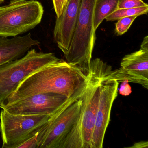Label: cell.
<instances>
[{
  "instance_id": "obj_16",
  "label": "cell",
  "mask_w": 148,
  "mask_h": 148,
  "mask_svg": "<svg viewBox=\"0 0 148 148\" xmlns=\"http://www.w3.org/2000/svg\"><path fill=\"white\" fill-rule=\"evenodd\" d=\"M45 125L33 136L20 145L18 148H38L43 136V128Z\"/></svg>"
},
{
  "instance_id": "obj_3",
  "label": "cell",
  "mask_w": 148,
  "mask_h": 148,
  "mask_svg": "<svg viewBox=\"0 0 148 148\" xmlns=\"http://www.w3.org/2000/svg\"><path fill=\"white\" fill-rule=\"evenodd\" d=\"M97 0H81L76 29L70 47L64 55L66 62L87 70L96 40L93 28Z\"/></svg>"
},
{
  "instance_id": "obj_14",
  "label": "cell",
  "mask_w": 148,
  "mask_h": 148,
  "mask_svg": "<svg viewBox=\"0 0 148 148\" xmlns=\"http://www.w3.org/2000/svg\"><path fill=\"white\" fill-rule=\"evenodd\" d=\"M148 12V7L126 9H118L111 14L106 17L105 19L107 21H113L118 20L121 18L134 15L147 14Z\"/></svg>"
},
{
  "instance_id": "obj_17",
  "label": "cell",
  "mask_w": 148,
  "mask_h": 148,
  "mask_svg": "<svg viewBox=\"0 0 148 148\" xmlns=\"http://www.w3.org/2000/svg\"><path fill=\"white\" fill-rule=\"evenodd\" d=\"M143 7H148V5L143 0H119V2L118 9L137 8Z\"/></svg>"
},
{
  "instance_id": "obj_6",
  "label": "cell",
  "mask_w": 148,
  "mask_h": 148,
  "mask_svg": "<svg viewBox=\"0 0 148 148\" xmlns=\"http://www.w3.org/2000/svg\"><path fill=\"white\" fill-rule=\"evenodd\" d=\"M44 8L36 0H12L0 7V37H16L41 22Z\"/></svg>"
},
{
  "instance_id": "obj_20",
  "label": "cell",
  "mask_w": 148,
  "mask_h": 148,
  "mask_svg": "<svg viewBox=\"0 0 148 148\" xmlns=\"http://www.w3.org/2000/svg\"><path fill=\"white\" fill-rule=\"evenodd\" d=\"M148 147V143L147 141H141L135 143L132 146L129 148H147Z\"/></svg>"
},
{
  "instance_id": "obj_2",
  "label": "cell",
  "mask_w": 148,
  "mask_h": 148,
  "mask_svg": "<svg viewBox=\"0 0 148 148\" xmlns=\"http://www.w3.org/2000/svg\"><path fill=\"white\" fill-rule=\"evenodd\" d=\"M112 71L110 66L99 58L91 60L88 81L82 96L83 106L79 119L61 148H91L92 138L100 96V83Z\"/></svg>"
},
{
  "instance_id": "obj_13",
  "label": "cell",
  "mask_w": 148,
  "mask_h": 148,
  "mask_svg": "<svg viewBox=\"0 0 148 148\" xmlns=\"http://www.w3.org/2000/svg\"><path fill=\"white\" fill-rule=\"evenodd\" d=\"M119 0H97L94 10L93 28L96 31L106 17L118 9Z\"/></svg>"
},
{
  "instance_id": "obj_19",
  "label": "cell",
  "mask_w": 148,
  "mask_h": 148,
  "mask_svg": "<svg viewBox=\"0 0 148 148\" xmlns=\"http://www.w3.org/2000/svg\"><path fill=\"white\" fill-rule=\"evenodd\" d=\"M119 88V94L124 96H128L132 93V88L129 84V81L127 80H124L122 81Z\"/></svg>"
},
{
  "instance_id": "obj_8",
  "label": "cell",
  "mask_w": 148,
  "mask_h": 148,
  "mask_svg": "<svg viewBox=\"0 0 148 148\" xmlns=\"http://www.w3.org/2000/svg\"><path fill=\"white\" fill-rule=\"evenodd\" d=\"M69 98L58 93L45 92L32 95L0 108L14 115H53Z\"/></svg>"
},
{
  "instance_id": "obj_10",
  "label": "cell",
  "mask_w": 148,
  "mask_h": 148,
  "mask_svg": "<svg viewBox=\"0 0 148 148\" xmlns=\"http://www.w3.org/2000/svg\"><path fill=\"white\" fill-rule=\"evenodd\" d=\"M81 0H69L62 14L57 18L53 36L64 55L70 47L76 29Z\"/></svg>"
},
{
  "instance_id": "obj_15",
  "label": "cell",
  "mask_w": 148,
  "mask_h": 148,
  "mask_svg": "<svg viewBox=\"0 0 148 148\" xmlns=\"http://www.w3.org/2000/svg\"><path fill=\"white\" fill-rule=\"evenodd\" d=\"M138 15L121 18L118 21L115 25V31L118 35H122L128 31Z\"/></svg>"
},
{
  "instance_id": "obj_18",
  "label": "cell",
  "mask_w": 148,
  "mask_h": 148,
  "mask_svg": "<svg viewBox=\"0 0 148 148\" xmlns=\"http://www.w3.org/2000/svg\"><path fill=\"white\" fill-rule=\"evenodd\" d=\"M57 18L62 14L69 0H52Z\"/></svg>"
},
{
  "instance_id": "obj_9",
  "label": "cell",
  "mask_w": 148,
  "mask_h": 148,
  "mask_svg": "<svg viewBox=\"0 0 148 148\" xmlns=\"http://www.w3.org/2000/svg\"><path fill=\"white\" fill-rule=\"evenodd\" d=\"M103 78L100 83V96L92 133L91 148H103L106 132L110 120L112 107L118 95L119 82L105 80Z\"/></svg>"
},
{
  "instance_id": "obj_1",
  "label": "cell",
  "mask_w": 148,
  "mask_h": 148,
  "mask_svg": "<svg viewBox=\"0 0 148 148\" xmlns=\"http://www.w3.org/2000/svg\"><path fill=\"white\" fill-rule=\"evenodd\" d=\"M88 79V69L85 71L60 60L27 76L2 105L9 104L32 95L45 92L58 93L69 98L85 84Z\"/></svg>"
},
{
  "instance_id": "obj_21",
  "label": "cell",
  "mask_w": 148,
  "mask_h": 148,
  "mask_svg": "<svg viewBox=\"0 0 148 148\" xmlns=\"http://www.w3.org/2000/svg\"><path fill=\"white\" fill-rule=\"evenodd\" d=\"M5 0H0V3H1V2H4L5 1Z\"/></svg>"
},
{
  "instance_id": "obj_7",
  "label": "cell",
  "mask_w": 148,
  "mask_h": 148,
  "mask_svg": "<svg viewBox=\"0 0 148 148\" xmlns=\"http://www.w3.org/2000/svg\"><path fill=\"white\" fill-rule=\"evenodd\" d=\"M53 115H14L2 109L0 113L2 148H18L40 130Z\"/></svg>"
},
{
  "instance_id": "obj_5",
  "label": "cell",
  "mask_w": 148,
  "mask_h": 148,
  "mask_svg": "<svg viewBox=\"0 0 148 148\" xmlns=\"http://www.w3.org/2000/svg\"><path fill=\"white\" fill-rule=\"evenodd\" d=\"M60 60L54 53L39 52L33 49L21 58L0 66V106L27 76Z\"/></svg>"
},
{
  "instance_id": "obj_12",
  "label": "cell",
  "mask_w": 148,
  "mask_h": 148,
  "mask_svg": "<svg viewBox=\"0 0 148 148\" xmlns=\"http://www.w3.org/2000/svg\"><path fill=\"white\" fill-rule=\"evenodd\" d=\"M125 71L148 80V36L144 38L138 51L125 55L120 63Z\"/></svg>"
},
{
  "instance_id": "obj_11",
  "label": "cell",
  "mask_w": 148,
  "mask_h": 148,
  "mask_svg": "<svg viewBox=\"0 0 148 148\" xmlns=\"http://www.w3.org/2000/svg\"><path fill=\"white\" fill-rule=\"evenodd\" d=\"M39 44L30 33L11 39L0 37V66L21 58L31 47Z\"/></svg>"
},
{
  "instance_id": "obj_4",
  "label": "cell",
  "mask_w": 148,
  "mask_h": 148,
  "mask_svg": "<svg viewBox=\"0 0 148 148\" xmlns=\"http://www.w3.org/2000/svg\"><path fill=\"white\" fill-rule=\"evenodd\" d=\"M88 81L68 98L59 110L45 125L38 148H61L79 119L83 106L82 96Z\"/></svg>"
}]
</instances>
